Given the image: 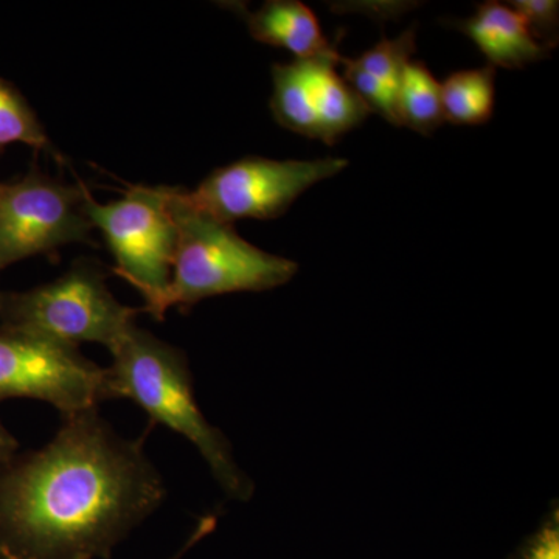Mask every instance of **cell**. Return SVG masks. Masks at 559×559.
Here are the masks:
<instances>
[{"instance_id": "obj_1", "label": "cell", "mask_w": 559, "mask_h": 559, "mask_svg": "<svg viewBox=\"0 0 559 559\" xmlns=\"http://www.w3.org/2000/svg\"><path fill=\"white\" fill-rule=\"evenodd\" d=\"M148 433L123 439L92 407L0 466V559H110L167 498Z\"/></svg>"}, {"instance_id": "obj_6", "label": "cell", "mask_w": 559, "mask_h": 559, "mask_svg": "<svg viewBox=\"0 0 559 559\" xmlns=\"http://www.w3.org/2000/svg\"><path fill=\"white\" fill-rule=\"evenodd\" d=\"M87 190L83 182H61L36 167L13 182H0V271L62 246H95Z\"/></svg>"}, {"instance_id": "obj_4", "label": "cell", "mask_w": 559, "mask_h": 559, "mask_svg": "<svg viewBox=\"0 0 559 559\" xmlns=\"http://www.w3.org/2000/svg\"><path fill=\"white\" fill-rule=\"evenodd\" d=\"M108 277L98 261L81 259L46 285L0 290V326L68 347L98 344L112 349L143 311L117 300Z\"/></svg>"}, {"instance_id": "obj_3", "label": "cell", "mask_w": 559, "mask_h": 559, "mask_svg": "<svg viewBox=\"0 0 559 559\" xmlns=\"http://www.w3.org/2000/svg\"><path fill=\"white\" fill-rule=\"evenodd\" d=\"M178 242L170 286L162 310L189 311L201 300L235 293H263L286 285L299 271L296 261L264 252L237 234L231 224L198 212L170 187Z\"/></svg>"}, {"instance_id": "obj_8", "label": "cell", "mask_w": 559, "mask_h": 559, "mask_svg": "<svg viewBox=\"0 0 559 559\" xmlns=\"http://www.w3.org/2000/svg\"><path fill=\"white\" fill-rule=\"evenodd\" d=\"M44 401L61 417L110 400L106 369L79 348L0 326V401Z\"/></svg>"}, {"instance_id": "obj_15", "label": "cell", "mask_w": 559, "mask_h": 559, "mask_svg": "<svg viewBox=\"0 0 559 559\" xmlns=\"http://www.w3.org/2000/svg\"><path fill=\"white\" fill-rule=\"evenodd\" d=\"M415 50H417V27L414 25L401 33L399 38H382L377 46L364 51L358 58H349V61L396 92L403 70L407 62L412 61Z\"/></svg>"}, {"instance_id": "obj_7", "label": "cell", "mask_w": 559, "mask_h": 559, "mask_svg": "<svg viewBox=\"0 0 559 559\" xmlns=\"http://www.w3.org/2000/svg\"><path fill=\"white\" fill-rule=\"evenodd\" d=\"M348 160H274L250 156L216 168L194 190L183 189L191 207L221 223L275 219L308 189L345 170Z\"/></svg>"}, {"instance_id": "obj_9", "label": "cell", "mask_w": 559, "mask_h": 559, "mask_svg": "<svg viewBox=\"0 0 559 559\" xmlns=\"http://www.w3.org/2000/svg\"><path fill=\"white\" fill-rule=\"evenodd\" d=\"M337 47L308 60L272 66L270 108L280 127L334 145L369 117L347 81L337 72Z\"/></svg>"}, {"instance_id": "obj_16", "label": "cell", "mask_w": 559, "mask_h": 559, "mask_svg": "<svg viewBox=\"0 0 559 559\" xmlns=\"http://www.w3.org/2000/svg\"><path fill=\"white\" fill-rule=\"evenodd\" d=\"M527 25L530 35L544 49L554 50L558 44L559 3L554 0H518L510 2Z\"/></svg>"}, {"instance_id": "obj_19", "label": "cell", "mask_w": 559, "mask_h": 559, "mask_svg": "<svg viewBox=\"0 0 559 559\" xmlns=\"http://www.w3.org/2000/svg\"><path fill=\"white\" fill-rule=\"evenodd\" d=\"M216 520L215 516H207L204 518V520L200 521V524H198V527L194 528L193 535H191V538L187 540L186 544H183L182 549L178 551V554L175 555L171 559H180L182 558V555H186L187 551L191 549V547L194 546V544L198 543V540H201L204 538V536H207L210 532H212L213 528H215Z\"/></svg>"}, {"instance_id": "obj_17", "label": "cell", "mask_w": 559, "mask_h": 559, "mask_svg": "<svg viewBox=\"0 0 559 559\" xmlns=\"http://www.w3.org/2000/svg\"><path fill=\"white\" fill-rule=\"evenodd\" d=\"M513 559H559V513L554 507L543 525L518 551Z\"/></svg>"}, {"instance_id": "obj_13", "label": "cell", "mask_w": 559, "mask_h": 559, "mask_svg": "<svg viewBox=\"0 0 559 559\" xmlns=\"http://www.w3.org/2000/svg\"><path fill=\"white\" fill-rule=\"evenodd\" d=\"M440 84L425 62H407L396 90L400 127L429 135L443 123Z\"/></svg>"}, {"instance_id": "obj_12", "label": "cell", "mask_w": 559, "mask_h": 559, "mask_svg": "<svg viewBox=\"0 0 559 559\" xmlns=\"http://www.w3.org/2000/svg\"><path fill=\"white\" fill-rule=\"evenodd\" d=\"M441 90L444 121L454 124H484L492 119L496 102V69L459 70L451 73Z\"/></svg>"}, {"instance_id": "obj_11", "label": "cell", "mask_w": 559, "mask_h": 559, "mask_svg": "<svg viewBox=\"0 0 559 559\" xmlns=\"http://www.w3.org/2000/svg\"><path fill=\"white\" fill-rule=\"evenodd\" d=\"M229 9L246 22L253 39L288 50L296 60H308L336 47L323 35L310 7L297 0H270L257 11H249L245 3H229Z\"/></svg>"}, {"instance_id": "obj_10", "label": "cell", "mask_w": 559, "mask_h": 559, "mask_svg": "<svg viewBox=\"0 0 559 559\" xmlns=\"http://www.w3.org/2000/svg\"><path fill=\"white\" fill-rule=\"evenodd\" d=\"M451 25L468 36L495 69H524L551 53L533 39L520 14L507 3H480L473 16Z\"/></svg>"}, {"instance_id": "obj_18", "label": "cell", "mask_w": 559, "mask_h": 559, "mask_svg": "<svg viewBox=\"0 0 559 559\" xmlns=\"http://www.w3.org/2000/svg\"><path fill=\"white\" fill-rule=\"evenodd\" d=\"M20 450V443L0 421V466L7 465Z\"/></svg>"}, {"instance_id": "obj_5", "label": "cell", "mask_w": 559, "mask_h": 559, "mask_svg": "<svg viewBox=\"0 0 559 559\" xmlns=\"http://www.w3.org/2000/svg\"><path fill=\"white\" fill-rule=\"evenodd\" d=\"M86 213L116 260V274L143 297L142 311L164 320L178 242L170 187L131 186L120 200L105 204L87 190Z\"/></svg>"}, {"instance_id": "obj_14", "label": "cell", "mask_w": 559, "mask_h": 559, "mask_svg": "<svg viewBox=\"0 0 559 559\" xmlns=\"http://www.w3.org/2000/svg\"><path fill=\"white\" fill-rule=\"evenodd\" d=\"M14 143L46 151L55 159L61 160L60 153L55 150L31 103L13 84L0 79V150Z\"/></svg>"}, {"instance_id": "obj_2", "label": "cell", "mask_w": 559, "mask_h": 559, "mask_svg": "<svg viewBox=\"0 0 559 559\" xmlns=\"http://www.w3.org/2000/svg\"><path fill=\"white\" fill-rule=\"evenodd\" d=\"M106 367L110 400H131L150 415L151 423L186 437L207 462L213 477L230 499L248 502L255 491L235 462L231 444L210 425L194 396L193 374L182 349L132 325L109 349Z\"/></svg>"}]
</instances>
